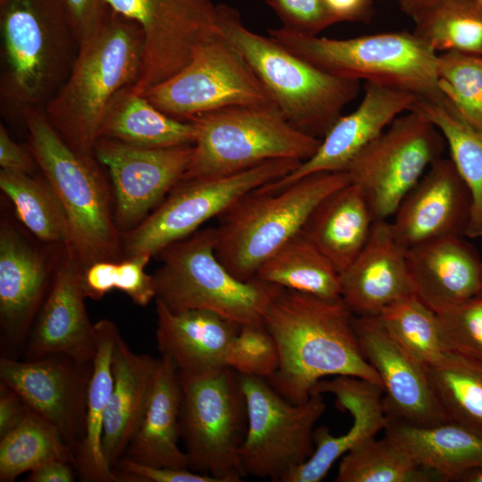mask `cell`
<instances>
[{
  "instance_id": "obj_1",
  "label": "cell",
  "mask_w": 482,
  "mask_h": 482,
  "mask_svg": "<svg viewBox=\"0 0 482 482\" xmlns=\"http://www.w3.org/2000/svg\"><path fill=\"white\" fill-rule=\"evenodd\" d=\"M353 316L342 299L327 301L282 288L263 320L279 354L278 369L269 383L293 403L306 402L320 380L336 376L356 377L382 387L362 352Z\"/></svg>"
},
{
  "instance_id": "obj_2",
  "label": "cell",
  "mask_w": 482,
  "mask_h": 482,
  "mask_svg": "<svg viewBox=\"0 0 482 482\" xmlns=\"http://www.w3.org/2000/svg\"><path fill=\"white\" fill-rule=\"evenodd\" d=\"M143 45L138 25L109 7L101 26L79 42L67 79L43 109L74 149L94 154L110 104L138 78Z\"/></svg>"
},
{
  "instance_id": "obj_3",
  "label": "cell",
  "mask_w": 482,
  "mask_h": 482,
  "mask_svg": "<svg viewBox=\"0 0 482 482\" xmlns=\"http://www.w3.org/2000/svg\"><path fill=\"white\" fill-rule=\"evenodd\" d=\"M2 110L44 109L67 79L79 42L64 0H0Z\"/></svg>"
},
{
  "instance_id": "obj_4",
  "label": "cell",
  "mask_w": 482,
  "mask_h": 482,
  "mask_svg": "<svg viewBox=\"0 0 482 482\" xmlns=\"http://www.w3.org/2000/svg\"><path fill=\"white\" fill-rule=\"evenodd\" d=\"M21 119L27 130L28 149L65 211L66 252L83 270L96 262L121 260L110 187L95 155L70 145L43 109L27 108Z\"/></svg>"
},
{
  "instance_id": "obj_5",
  "label": "cell",
  "mask_w": 482,
  "mask_h": 482,
  "mask_svg": "<svg viewBox=\"0 0 482 482\" xmlns=\"http://www.w3.org/2000/svg\"><path fill=\"white\" fill-rule=\"evenodd\" d=\"M217 12L220 33L243 55L287 120L321 139L356 98L360 81L328 73L272 37L250 30L229 5L218 4Z\"/></svg>"
},
{
  "instance_id": "obj_6",
  "label": "cell",
  "mask_w": 482,
  "mask_h": 482,
  "mask_svg": "<svg viewBox=\"0 0 482 482\" xmlns=\"http://www.w3.org/2000/svg\"><path fill=\"white\" fill-rule=\"evenodd\" d=\"M349 183L346 171H328L274 191L249 192L218 217V259L240 280L254 278L264 261L302 231L315 208Z\"/></svg>"
},
{
  "instance_id": "obj_7",
  "label": "cell",
  "mask_w": 482,
  "mask_h": 482,
  "mask_svg": "<svg viewBox=\"0 0 482 482\" xmlns=\"http://www.w3.org/2000/svg\"><path fill=\"white\" fill-rule=\"evenodd\" d=\"M215 246L216 229L206 228L164 247L153 275L155 301L172 312L201 309L240 326L264 325L265 312L283 287L236 278L218 259Z\"/></svg>"
},
{
  "instance_id": "obj_8",
  "label": "cell",
  "mask_w": 482,
  "mask_h": 482,
  "mask_svg": "<svg viewBox=\"0 0 482 482\" xmlns=\"http://www.w3.org/2000/svg\"><path fill=\"white\" fill-rule=\"evenodd\" d=\"M269 35L285 48L332 75L405 90L419 98L443 96L437 53L413 32L397 31L335 39L283 28Z\"/></svg>"
},
{
  "instance_id": "obj_9",
  "label": "cell",
  "mask_w": 482,
  "mask_h": 482,
  "mask_svg": "<svg viewBox=\"0 0 482 482\" xmlns=\"http://www.w3.org/2000/svg\"><path fill=\"white\" fill-rule=\"evenodd\" d=\"M190 121L196 136L181 180L229 175L277 159L303 162L320 143L292 126L272 103L223 108Z\"/></svg>"
},
{
  "instance_id": "obj_10",
  "label": "cell",
  "mask_w": 482,
  "mask_h": 482,
  "mask_svg": "<svg viewBox=\"0 0 482 482\" xmlns=\"http://www.w3.org/2000/svg\"><path fill=\"white\" fill-rule=\"evenodd\" d=\"M181 383L179 432L189 469L218 482L241 481L239 451L248 416L239 374L225 367Z\"/></svg>"
},
{
  "instance_id": "obj_11",
  "label": "cell",
  "mask_w": 482,
  "mask_h": 482,
  "mask_svg": "<svg viewBox=\"0 0 482 482\" xmlns=\"http://www.w3.org/2000/svg\"><path fill=\"white\" fill-rule=\"evenodd\" d=\"M301 162L277 159L229 175L179 181L152 213L121 238L124 257L158 254L240 198L295 170Z\"/></svg>"
},
{
  "instance_id": "obj_12",
  "label": "cell",
  "mask_w": 482,
  "mask_h": 482,
  "mask_svg": "<svg viewBox=\"0 0 482 482\" xmlns=\"http://www.w3.org/2000/svg\"><path fill=\"white\" fill-rule=\"evenodd\" d=\"M248 425L239 451L247 476L280 481L314 451L315 425L326 410L321 394L303 403L284 398L265 378L239 375Z\"/></svg>"
},
{
  "instance_id": "obj_13",
  "label": "cell",
  "mask_w": 482,
  "mask_h": 482,
  "mask_svg": "<svg viewBox=\"0 0 482 482\" xmlns=\"http://www.w3.org/2000/svg\"><path fill=\"white\" fill-rule=\"evenodd\" d=\"M445 139L418 108L397 117L348 166L350 182L365 196L376 220H389L430 165Z\"/></svg>"
},
{
  "instance_id": "obj_14",
  "label": "cell",
  "mask_w": 482,
  "mask_h": 482,
  "mask_svg": "<svg viewBox=\"0 0 482 482\" xmlns=\"http://www.w3.org/2000/svg\"><path fill=\"white\" fill-rule=\"evenodd\" d=\"M143 96L181 120L228 107L273 104L245 59L220 31L183 69Z\"/></svg>"
},
{
  "instance_id": "obj_15",
  "label": "cell",
  "mask_w": 482,
  "mask_h": 482,
  "mask_svg": "<svg viewBox=\"0 0 482 482\" xmlns=\"http://www.w3.org/2000/svg\"><path fill=\"white\" fill-rule=\"evenodd\" d=\"M133 21L144 36L142 62L134 92L145 95L183 69L220 31L211 0H104Z\"/></svg>"
},
{
  "instance_id": "obj_16",
  "label": "cell",
  "mask_w": 482,
  "mask_h": 482,
  "mask_svg": "<svg viewBox=\"0 0 482 482\" xmlns=\"http://www.w3.org/2000/svg\"><path fill=\"white\" fill-rule=\"evenodd\" d=\"M193 145L168 148H142L101 137L94 155L111 176L114 220L126 233L156 208L182 179L190 162Z\"/></svg>"
},
{
  "instance_id": "obj_17",
  "label": "cell",
  "mask_w": 482,
  "mask_h": 482,
  "mask_svg": "<svg viewBox=\"0 0 482 482\" xmlns=\"http://www.w3.org/2000/svg\"><path fill=\"white\" fill-rule=\"evenodd\" d=\"M91 370L92 365L80 366L63 354L25 361L0 358V381L54 425L74 455L85 432Z\"/></svg>"
},
{
  "instance_id": "obj_18",
  "label": "cell",
  "mask_w": 482,
  "mask_h": 482,
  "mask_svg": "<svg viewBox=\"0 0 482 482\" xmlns=\"http://www.w3.org/2000/svg\"><path fill=\"white\" fill-rule=\"evenodd\" d=\"M353 327L365 359L380 378L388 420L425 427L450 420L435 395L426 367L393 338L378 316L354 315Z\"/></svg>"
},
{
  "instance_id": "obj_19",
  "label": "cell",
  "mask_w": 482,
  "mask_h": 482,
  "mask_svg": "<svg viewBox=\"0 0 482 482\" xmlns=\"http://www.w3.org/2000/svg\"><path fill=\"white\" fill-rule=\"evenodd\" d=\"M62 251L50 255L11 220H1L0 325L5 350L24 346Z\"/></svg>"
},
{
  "instance_id": "obj_20",
  "label": "cell",
  "mask_w": 482,
  "mask_h": 482,
  "mask_svg": "<svg viewBox=\"0 0 482 482\" xmlns=\"http://www.w3.org/2000/svg\"><path fill=\"white\" fill-rule=\"evenodd\" d=\"M418 99L405 90L365 82L364 95L357 108L333 123L316 152L292 172L261 189L274 191L315 173L346 171L356 155L397 117L412 110Z\"/></svg>"
},
{
  "instance_id": "obj_21",
  "label": "cell",
  "mask_w": 482,
  "mask_h": 482,
  "mask_svg": "<svg viewBox=\"0 0 482 482\" xmlns=\"http://www.w3.org/2000/svg\"><path fill=\"white\" fill-rule=\"evenodd\" d=\"M82 271L64 248L27 339L26 360L63 354L80 366L92 365L96 341L85 306Z\"/></svg>"
},
{
  "instance_id": "obj_22",
  "label": "cell",
  "mask_w": 482,
  "mask_h": 482,
  "mask_svg": "<svg viewBox=\"0 0 482 482\" xmlns=\"http://www.w3.org/2000/svg\"><path fill=\"white\" fill-rule=\"evenodd\" d=\"M470 197L451 159L439 158L404 196L390 220L407 249L448 236L464 235Z\"/></svg>"
},
{
  "instance_id": "obj_23",
  "label": "cell",
  "mask_w": 482,
  "mask_h": 482,
  "mask_svg": "<svg viewBox=\"0 0 482 482\" xmlns=\"http://www.w3.org/2000/svg\"><path fill=\"white\" fill-rule=\"evenodd\" d=\"M407 248L389 220H376L363 248L340 273L341 298L355 316H378L392 303L415 295Z\"/></svg>"
},
{
  "instance_id": "obj_24",
  "label": "cell",
  "mask_w": 482,
  "mask_h": 482,
  "mask_svg": "<svg viewBox=\"0 0 482 482\" xmlns=\"http://www.w3.org/2000/svg\"><path fill=\"white\" fill-rule=\"evenodd\" d=\"M325 393L335 395L338 406L349 411L353 425L340 436L332 435L327 427L315 428L312 454L287 473L282 482H320L337 459L376 437L386 426L381 386L356 377L336 376L320 380L312 390V394Z\"/></svg>"
},
{
  "instance_id": "obj_25",
  "label": "cell",
  "mask_w": 482,
  "mask_h": 482,
  "mask_svg": "<svg viewBox=\"0 0 482 482\" xmlns=\"http://www.w3.org/2000/svg\"><path fill=\"white\" fill-rule=\"evenodd\" d=\"M156 303L157 347L170 359L182 380H195L225 368L228 348L240 325L207 310L180 312Z\"/></svg>"
},
{
  "instance_id": "obj_26",
  "label": "cell",
  "mask_w": 482,
  "mask_h": 482,
  "mask_svg": "<svg viewBox=\"0 0 482 482\" xmlns=\"http://www.w3.org/2000/svg\"><path fill=\"white\" fill-rule=\"evenodd\" d=\"M417 297L436 313L479 295L482 266L461 236L433 239L407 249Z\"/></svg>"
},
{
  "instance_id": "obj_27",
  "label": "cell",
  "mask_w": 482,
  "mask_h": 482,
  "mask_svg": "<svg viewBox=\"0 0 482 482\" xmlns=\"http://www.w3.org/2000/svg\"><path fill=\"white\" fill-rule=\"evenodd\" d=\"M160 360L132 352L121 337H118L112 360L113 386L103 434L104 455L113 470L143 417Z\"/></svg>"
},
{
  "instance_id": "obj_28",
  "label": "cell",
  "mask_w": 482,
  "mask_h": 482,
  "mask_svg": "<svg viewBox=\"0 0 482 482\" xmlns=\"http://www.w3.org/2000/svg\"><path fill=\"white\" fill-rule=\"evenodd\" d=\"M182 383L173 362L161 356L149 400L126 457L144 465L189 469L179 446Z\"/></svg>"
},
{
  "instance_id": "obj_29",
  "label": "cell",
  "mask_w": 482,
  "mask_h": 482,
  "mask_svg": "<svg viewBox=\"0 0 482 482\" xmlns=\"http://www.w3.org/2000/svg\"><path fill=\"white\" fill-rule=\"evenodd\" d=\"M384 431L442 482H456L466 471L482 467V433L458 422L425 427L387 419Z\"/></svg>"
},
{
  "instance_id": "obj_30",
  "label": "cell",
  "mask_w": 482,
  "mask_h": 482,
  "mask_svg": "<svg viewBox=\"0 0 482 482\" xmlns=\"http://www.w3.org/2000/svg\"><path fill=\"white\" fill-rule=\"evenodd\" d=\"M374 221L365 196L350 182L315 208L302 232L340 274L363 248Z\"/></svg>"
},
{
  "instance_id": "obj_31",
  "label": "cell",
  "mask_w": 482,
  "mask_h": 482,
  "mask_svg": "<svg viewBox=\"0 0 482 482\" xmlns=\"http://www.w3.org/2000/svg\"><path fill=\"white\" fill-rule=\"evenodd\" d=\"M96 352L87 389L85 432L75 454V468L84 482H125L103 452L104 421L113 386L112 360L120 336L116 325L106 319L94 324Z\"/></svg>"
},
{
  "instance_id": "obj_32",
  "label": "cell",
  "mask_w": 482,
  "mask_h": 482,
  "mask_svg": "<svg viewBox=\"0 0 482 482\" xmlns=\"http://www.w3.org/2000/svg\"><path fill=\"white\" fill-rule=\"evenodd\" d=\"M195 136L192 121L165 114L145 96L134 92L132 87L120 90L115 96L99 130V138L142 148L194 145Z\"/></svg>"
},
{
  "instance_id": "obj_33",
  "label": "cell",
  "mask_w": 482,
  "mask_h": 482,
  "mask_svg": "<svg viewBox=\"0 0 482 482\" xmlns=\"http://www.w3.org/2000/svg\"><path fill=\"white\" fill-rule=\"evenodd\" d=\"M415 107L442 134L450 159L468 188L470 207L464 236L482 239V132L469 123L444 96L419 98Z\"/></svg>"
},
{
  "instance_id": "obj_34",
  "label": "cell",
  "mask_w": 482,
  "mask_h": 482,
  "mask_svg": "<svg viewBox=\"0 0 482 482\" xmlns=\"http://www.w3.org/2000/svg\"><path fill=\"white\" fill-rule=\"evenodd\" d=\"M254 278L327 301L342 299L340 274L302 231L264 261Z\"/></svg>"
},
{
  "instance_id": "obj_35",
  "label": "cell",
  "mask_w": 482,
  "mask_h": 482,
  "mask_svg": "<svg viewBox=\"0 0 482 482\" xmlns=\"http://www.w3.org/2000/svg\"><path fill=\"white\" fill-rule=\"evenodd\" d=\"M0 187L12 202L19 220L38 240L66 247L69 225L65 211L46 179L28 172L0 170Z\"/></svg>"
},
{
  "instance_id": "obj_36",
  "label": "cell",
  "mask_w": 482,
  "mask_h": 482,
  "mask_svg": "<svg viewBox=\"0 0 482 482\" xmlns=\"http://www.w3.org/2000/svg\"><path fill=\"white\" fill-rule=\"evenodd\" d=\"M426 371L448 419L482 433V361L447 351Z\"/></svg>"
},
{
  "instance_id": "obj_37",
  "label": "cell",
  "mask_w": 482,
  "mask_h": 482,
  "mask_svg": "<svg viewBox=\"0 0 482 482\" xmlns=\"http://www.w3.org/2000/svg\"><path fill=\"white\" fill-rule=\"evenodd\" d=\"M336 482H432L438 475L418 463L394 439L370 438L340 461Z\"/></svg>"
},
{
  "instance_id": "obj_38",
  "label": "cell",
  "mask_w": 482,
  "mask_h": 482,
  "mask_svg": "<svg viewBox=\"0 0 482 482\" xmlns=\"http://www.w3.org/2000/svg\"><path fill=\"white\" fill-rule=\"evenodd\" d=\"M0 439L1 482H12L52 460L75 466L74 453L58 429L31 409L17 428Z\"/></svg>"
},
{
  "instance_id": "obj_39",
  "label": "cell",
  "mask_w": 482,
  "mask_h": 482,
  "mask_svg": "<svg viewBox=\"0 0 482 482\" xmlns=\"http://www.w3.org/2000/svg\"><path fill=\"white\" fill-rule=\"evenodd\" d=\"M412 20L413 33L436 53L482 55V10L473 0H438Z\"/></svg>"
},
{
  "instance_id": "obj_40",
  "label": "cell",
  "mask_w": 482,
  "mask_h": 482,
  "mask_svg": "<svg viewBox=\"0 0 482 482\" xmlns=\"http://www.w3.org/2000/svg\"><path fill=\"white\" fill-rule=\"evenodd\" d=\"M378 317L393 338L423 366L438 363L446 353L436 313L416 295L392 303Z\"/></svg>"
},
{
  "instance_id": "obj_41",
  "label": "cell",
  "mask_w": 482,
  "mask_h": 482,
  "mask_svg": "<svg viewBox=\"0 0 482 482\" xmlns=\"http://www.w3.org/2000/svg\"><path fill=\"white\" fill-rule=\"evenodd\" d=\"M436 69L441 95L482 132V55L455 51L440 53Z\"/></svg>"
},
{
  "instance_id": "obj_42",
  "label": "cell",
  "mask_w": 482,
  "mask_h": 482,
  "mask_svg": "<svg viewBox=\"0 0 482 482\" xmlns=\"http://www.w3.org/2000/svg\"><path fill=\"white\" fill-rule=\"evenodd\" d=\"M225 365L239 375L270 378L278 370L277 344L264 325H243L232 339Z\"/></svg>"
},
{
  "instance_id": "obj_43",
  "label": "cell",
  "mask_w": 482,
  "mask_h": 482,
  "mask_svg": "<svg viewBox=\"0 0 482 482\" xmlns=\"http://www.w3.org/2000/svg\"><path fill=\"white\" fill-rule=\"evenodd\" d=\"M447 351L482 361V296L436 313Z\"/></svg>"
},
{
  "instance_id": "obj_44",
  "label": "cell",
  "mask_w": 482,
  "mask_h": 482,
  "mask_svg": "<svg viewBox=\"0 0 482 482\" xmlns=\"http://www.w3.org/2000/svg\"><path fill=\"white\" fill-rule=\"evenodd\" d=\"M279 18L283 29L318 35L337 23L325 0H266Z\"/></svg>"
},
{
  "instance_id": "obj_45",
  "label": "cell",
  "mask_w": 482,
  "mask_h": 482,
  "mask_svg": "<svg viewBox=\"0 0 482 482\" xmlns=\"http://www.w3.org/2000/svg\"><path fill=\"white\" fill-rule=\"evenodd\" d=\"M150 258L124 257L117 262L115 288L125 293L134 303L140 306H147L156 295L154 277L145 271Z\"/></svg>"
},
{
  "instance_id": "obj_46",
  "label": "cell",
  "mask_w": 482,
  "mask_h": 482,
  "mask_svg": "<svg viewBox=\"0 0 482 482\" xmlns=\"http://www.w3.org/2000/svg\"><path fill=\"white\" fill-rule=\"evenodd\" d=\"M125 482H218L211 476L196 473L190 469H175L144 465L122 457L115 469Z\"/></svg>"
},
{
  "instance_id": "obj_47",
  "label": "cell",
  "mask_w": 482,
  "mask_h": 482,
  "mask_svg": "<svg viewBox=\"0 0 482 482\" xmlns=\"http://www.w3.org/2000/svg\"><path fill=\"white\" fill-rule=\"evenodd\" d=\"M71 26L79 42L96 31L108 11L104 0H64Z\"/></svg>"
},
{
  "instance_id": "obj_48",
  "label": "cell",
  "mask_w": 482,
  "mask_h": 482,
  "mask_svg": "<svg viewBox=\"0 0 482 482\" xmlns=\"http://www.w3.org/2000/svg\"><path fill=\"white\" fill-rule=\"evenodd\" d=\"M117 262H96L82 271V287L86 297L100 300L115 288Z\"/></svg>"
},
{
  "instance_id": "obj_49",
  "label": "cell",
  "mask_w": 482,
  "mask_h": 482,
  "mask_svg": "<svg viewBox=\"0 0 482 482\" xmlns=\"http://www.w3.org/2000/svg\"><path fill=\"white\" fill-rule=\"evenodd\" d=\"M29 410L13 389L0 381V438L17 428Z\"/></svg>"
},
{
  "instance_id": "obj_50",
  "label": "cell",
  "mask_w": 482,
  "mask_h": 482,
  "mask_svg": "<svg viewBox=\"0 0 482 482\" xmlns=\"http://www.w3.org/2000/svg\"><path fill=\"white\" fill-rule=\"evenodd\" d=\"M35 162L30 152L27 153L10 137L6 128L0 125L1 170L29 173Z\"/></svg>"
},
{
  "instance_id": "obj_51",
  "label": "cell",
  "mask_w": 482,
  "mask_h": 482,
  "mask_svg": "<svg viewBox=\"0 0 482 482\" xmlns=\"http://www.w3.org/2000/svg\"><path fill=\"white\" fill-rule=\"evenodd\" d=\"M327 7L337 22L367 21L372 14V0H325Z\"/></svg>"
},
{
  "instance_id": "obj_52",
  "label": "cell",
  "mask_w": 482,
  "mask_h": 482,
  "mask_svg": "<svg viewBox=\"0 0 482 482\" xmlns=\"http://www.w3.org/2000/svg\"><path fill=\"white\" fill-rule=\"evenodd\" d=\"M72 463L63 460L49 461L34 470L26 478L27 482H73L76 480Z\"/></svg>"
},
{
  "instance_id": "obj_53",
  "label": "cell",
  "mask_w": 482,
  "mask_h": 482,
  "mask_svg": "<svg viewBox=\"0 0 482 482\" xmlns=\"http://www.w3.org/2000/svg\"><path fill=\"white\" fill-rule=\"evenodd\" d=\"M401 10L411 18L438 0H397Z\"/></svg>"
},
{
  "instance_id": "obj_54",
  "label": "cell",
  "mask_w": 482,
  "mask_h": 482,
  "mask_svg": "<svg viewBox=\"0 0 482 482\" xmlns=\"http://www.w3.org/2000/svg\"><path fill=\"white\" fill-rule=\"evenodd\" d=\"M456 482H482V467L466 471L458 478Z\"/></svg>"
},
{
  "instance_id": "obj_55",
  "label": "cell",
  "mask_w": 482,
  "mask_h": 482,
  "mask_svg": "<svg viewBox=\"0 0 482 482\" xmlns=\"http://www.w3.org/2000/svg\"><path fill=\"white\" fill-rule=\"evenodd\" d=\"M473 1L482 10V0H473Z\"/></svg>"
},
{
  "instance_id": "obj_56",
  "label": "cell",
  "mask_w": 482,
  "mask_h": 482,
  "mask_svg": "<svg viewBox=\"0 0 482 482\" xmlns=\"http://www.w3.org/2000/svg\"><path fill=\"white\" fill-rule=\"evenodd\" d=\"M481 266H482V261H481ZM479 296H482V289H481V292L479 294Z\"/></svg>"
}]
</instances>
